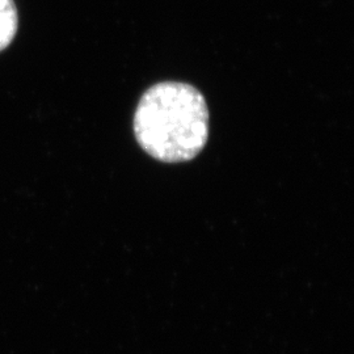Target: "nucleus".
I'll return each instance as SVG.
<instances>
[{"instance_id":"obj_1","label":"nucleus","mask_w":354,"mask_h":354,"mask_svg":"<svg viewBox=\"0 0 354 354\" xmlns=\"http://www.w3.org/2000/svg\"><path fill=\"white\" fill-rule=\"evenodd\" d=\"M140 147L163 163H183L203 151L209 137V111L193 86L162 82L147 89L134 114Z\"/></svg>"},{"instance_id":"obj_2","label":"nucleus","mask_w":354,"mask_h":354,"mask_svg":"<svg viewBox=\"0 0 354 354\" xmlns=\"http://www.w3.org/2000/svg\"><path fill=\"white\" fill-rule=\"evenodd\" d=\"M17 21L13 0H0V51L12 42L17 32Z\"/></svg>"}]
</instances>
